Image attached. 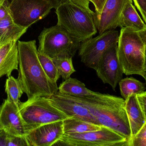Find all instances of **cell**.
Returning a JSON list of instances; mask_svg holds the SVG:
<instances>
[{"instance_id":"1","label":"cell","mask_w":146,"mask_h":146,"mask_svg":"<svg viewBox=\"0 0 146 146\" xmlns=\"http://www.w3.org/2000/svg\"><path fill=\"white\" fill-rule=\"evenodd\" d=\"M19 76L28 99L38 97L50 98L58 91L57 83L45 73L38 57L35 40L18 41Z\"/></svg>"},{"instance_id":"2","label":"cell","mask_w":146,"mask_h":146,"mask_svg":"<svg viewBox=\"0 0 146 146\" xmlns=\"http://www.w3.org/2000/svg\"><path fill=\"white\" fill-rule=\"evenodd\" d=\"M73 97L88 108L100 126L112 129L129 142L131 129L124 99L97 92L86 97Z\"/></svg>"},{"instance_id":"3","label":"cell","mask_w":146,"mask_h":146,"mask_svg":"<svg viewBox=\"0 0 146 146\" xmlns=\"http://www.w3.org/2000/svg\"><path fill=\"white\" fill-rule=\"evenodd\" d=\"M56 9L57 24L81 43L98 33L94 14L71 0L61 3Z\"/></svg>"},{"instance_id":"4","label":"cell","mask_w":146,"mask_h":146,"mask_svg":"<svg viewBox=\"0 0 146 146\" xmlns=\"http://www.w3.org/2000/svg\"><path fill=\"white\" fill-rule=\"evenodd\" d=\"M145 45L137 31L121 28L117 44V53L123 74L138 75L144 78Z\"/></svg>"},{"instance_id":"5","label":"cell","mask_w":146,"mask_h":146,"mask_svg":"<svg viewBox=\"0 0 146 146\" xmlns=\"http://www.w3.org/2000/svg\"><path fill=\"white\" fill-rule=\"evenodd\" d=\"M38 39V51L52 59L73 58L81 44L57 24L44 28Z\"/></svg>"},{"instance_id":"6","label":"cell","mask_w":146,"mask_h":146,"mask_svg":"<svg viewBox=\"0 0 146 146\" xmlns=\"http://www.w3.org/2000/svg\"><path fill=\"white\" fill-rule=\"evenodd\" d=\"M19 108L26 125L27 134L42 125L70 117L55 107L46 97H36L20 102Z\"/></svg>"},{"instance_id":"7","label":"cell","mask_w":146,"mask_h":146,"mask_svg":"<svg viewBox=\"0 0 146 146\" xmlns=\"http://www.w3.org/2000/svg\"><path fill=\"white\" fill-rule=\"evenodd\" d=\"M55 146H129V141L112 129L102 126L99 130L64 134Z\"/></svg>"},{"instance_id":"8","label":"cell","mask_w":146,"mask_h":146,"mask_svg":"<svg viewBox=\"0 0 146 146\" xmlns=\"http://www.w3.org/2000/svg\"><path fill=\"white\" fill-rule=\"evenodd\" d=\"M119 35V31L110 30L82 42L78 49L82 62L88 67L96 70L104 52L110 47L117 44Z\"/></svg>"},{"instance_id":"9","label":"cell","mask_w":146,"mask_h":146,"mask_svg":"<svg viewBox=\"0 0 146 146\" xmlns=\"http://www.w3.org/2000/svg\"><path fill=\"white\" fill-rule=\"evenodd\" d=\"M9 7L15 22L27 28L43 19L54 8L48 0H12Z\"/></svg>"},{"instance_id":"10","label":"cell","mask_w":146,"mask_h":146,"mask_svg":"<svg viewBox=\"0 0 146 146\" xmlns=\"http://www.w3.org/2000/svg\"><path fill=\"white\" fill-rule=\"evenodd\" d=\"M95 71L104 84H108L115 91L122 79L123 72L118 60L117 44L107 49L102 55Z\"/></svg>"},{"instance_id":"11","label":"cell","mask_w":146,"mask_h":146,"mask_svg":"<svg viewBox=\"0 0 146 146\" xmlns=\"http://www.w3.org/2000/svg\"><path fill=\"white\" fill-rule=\"evenodd\" d=\"M133 0H106L100 13H94V22L99 33L115 30L126 4Z\"/></svg>"},{"instance_id":"12","label":"cell","mask_w":146,"mask_h":146,"mask_svg":"<svg viewBox=\"0 0 146 146\" xmlns=\"http://www.w3.org/2000/svg\"><path fill=\"white\" fill-rule=\"evenodd\" d=\"M19 105L4 100L0 111V127L9 135L25 137L26 125L19 111Z\"/></svg>"},{"instance_id":"13","label":"cell","mask_w":146,"mask_h":146,"mask_svg":"<svg viewBox=\"0 0 146 146\" xmlns=\"http://www.w3.org/2000/svg\"><path fill=\"white\" fill-rule=\"evenodd\" d=\"M49 99L53 105L69 117H75L100 125L88 108L73 97L58 91Z\"/></svg>"},{"instance_id":"14","label":"cell","mask_w":146,"mask_h":146,"mask_svg":"<svg viewBox=\"0 0 146 146\" xmlns=\"http://www.w3.org/2000/svg\"><path fill=\"white\" fill-rule=\"evenodd\" d=\"M64 135L62 120L38 127L25 137L29 146H53Z\"/></svg>"},{"instance_id":"15","label":"cell","mask_w":146,"mask_h":146,"mask_svg":"<svg viewBox=\"0 0 146 146\" xmlns=\"http://www.w3.org/2000/svg\"><path fill=\"white\" fill-rule=\"evenodd\" d=\"M17 42H12L0 46V79L4 75L9 77L14 70H18Z\"/></svg>"},{"instance_id":"16","label":"cell","mask_w":146,"mask_h":146,"mask_svg":"<svg viewBox=\"0 0 146 146\" xmlns=\"http://www.w3.org/2000/svg\"><path fill=\"white\" fill-rule=\"evenodd\" d=\"M125 109L131 129V140L146 122L136 94H131L125 100Z\"/></svg>"},{"instance_id":"17","label":"cell","mask_w":146,"mask_h":146,"mask_svg":"<svg viewBox=\"0 0 146 146\" xmlns=\"http://www.w3.org/2000/svg\"><path fill=\"white\" fill-rule=\"evenodd\" d=\"M28 28L15 22L12 14L0 21V46L12 42H17Z\"/></svg>"},{"instance_id":"18","label":"cell","mask_w":146,"mask_h":146,"mask_svg":"<svg viewBox=\"0 0 146 146\" xmlns=\"http://www.w3.org/2000/svg\"><path fill=\"white\" fill-rule=\"evenodd\" d=\"M118 27L135 31H140L146 27L145 23L133 5V1L129 2L126 4L121 15Z\"/></svg>"},{"instance_id":"19","label":"cell","mask_w":146,"mask_h":146,"mask_svg":"<svg viewBox=\"0 0 146 146\" xmlns=\"http://www.w3.org/2000/svg\"><path fill=\"white\" fill-rule=\"evenodd\" d=\"M58 91L64 95L78 98L90 97L95 92L87 88L85 84L79 80L71 77L60 84Z\"/></svg>"},{"instance_id":"20","label":"cell","mask_w":146,"mask_h":146,"mask_svg":"<svg viewBox=\"0 0 146 146\" xmlns=\"http://www.w3.org/2000/svg\"><path fill=\"white\" fill-rule=\"evenodd\" d=\"M64 134L81 133L99 130L102 126L75 117H68L63 120Z\"/></svg>"},{"instance_id":"21","label":"cell","mask_w":146,"mask_h":146,"mask_svg":"<svg viewBox=\"0 0 146 146\" xmlns=\"http://www.w3.org/2000/svg\"><path fill=\"white\" fill-rule=\"evenodd\" d=\"M118 84L121 95L125 100L131 94H139L146 89L145 84L133 77L122 79Z\"/></svg>"},{"instance_id":"22","label":"cell","mask_w":146,"mask_h":146,"mask_svg":"<svg viewBox=\"0 0 146 146\" xmlns=\"http://www.w3.org/2000/svg\"><path fill=\"white\" fill-rule=\"evenodd\" d=\"M5 91L7 94V100L19 105L20 99L23 93V88L18 78L15 79L10 75L6 80L5 85Z\"/></svg>"},{"instance_id":"23","label":"cell","mask_w":146,"mask_h":146,"mask_svg":"<svg viewBox=\"0 0 146 146\" xmlns=\"http://www.w3.org/2000/svg\"><path fill=\"white\" fill-rule=\"evenodd\" d=\"M38 57L41 65L48 77L53 82L57 83L60 75L53 59L38 51Z\"/></svg>"},{"instance_id":"24","label":"cell","mask_w":146,"mask_h":146,"mask_svg":"<svg viewBox=\"0 0 146 146\" xmlns=\"http://www.w3.org/2000/svg\"><path fill=\"white\" fill-rule=\"evenodd\" d=\"M53 61L60 76L65 80L69 79L71 75L76 71L73 66L72 58L54 59Z\"/></svg>"},{"instance_id":"25","label":"cell","mask_w":146,"mask_h":146,"mask_svg":"<svg viewBox=\"0 0 146 146\" xmlns=\"http://www.w3.org/2000/svg\"><path fill=\"white\" fill-rule=\"evenodd\" d=\"M129 146H146V121L129 143Z\"/></svg>"},{"instance_id":"26","label":"cell","mask_w":146,"mask_h":146,"mask_svg":"<svg viewBox=\"0 0 146 146\" xmlns=\"http://www.w3.org/2000/svg\"><path fill=\"white\" fill-rule=\"evenodd\" d=\"M7 146H29V145L25 137L8 134Z\"/></svg>"},{"instance_id":"27","label":"cell","mask_w":146,"mask_h":146,"mask_svg":"<svg viewBox=\"0 0 146 146\" xmlns=\"http://www.w3.org/2000/svg\"><path fill=\"white\" fill-rule=\"evenodd\" d=\"M146 24V0H133Z\"/></svg>"},{"instance_id":"28","label":"cell","mask_w":146,"mask_h":146,"mask_svg":"<svg viewBox=\"0 0 146 146\" xmlns=\"http://www.w3.org/2000/svg\"><path fill=\"white\" fill-rule=\"evenodd\" d=\"M9 3L8 0H3L0 3V21L11 13Z\"/></svg>"},{"instance_id":"29","label":"cell","mask_w":146,"mask_h":146,"mask_svg":"<svg viewBox=\"0 0 146 146\" xmlns=\"http://www.w3.org/2000/svg\"><path fill=\"white\" fill-rule=\"evenodd\" d=\"M136 95L140 106L144 113L146 121V91L143 92Z\"/></svg>"},{"instance_id":"30","label":"cell","mask_w":146,"mask_h":146,"mask_svg":"<svg viewBox=\"0 0 146 146\" xmlns=\"http://www.w3.org/2000/svg\"><path fill=\"white\" fill-rule=\"evenodd\" d=\"M106 0H90V2L93 3L95 8V13H100L103 9Z\"/></svg>"},{"instance_id":"31","label":"cell","mask_w":146,"mask_h":146,"mask_svg":"<svg viewBox=\"0 0 146 146\" xmlns=\"http://www.w3.org/2000/svg\"><path fill=\"white\" fill-rule=\"evenodd\" d=\"M76 4L80 5L81 7L85 8L89 12L93 13V11L91 10L89 8L90 0H71Z\"/></svg>"},{"instance_id":"32","label":"cell","mask_w":146,"mask_h":146,"mask_svg":"<svg viewBox=\"0 0 146 146\" xmlns=\"http://www.w3.org/2000/svg\"><path fill=\"white\" fill-rule=\"evenodd\" d=\"M8 134L3 129H0V146H7Z\"/></svg>"},{"instance_id":"33","label":"cell","mask_w":146,"mask_h":146,"mask_svg":"<svg viewBox=\"0 0 146 146\" xmlns=\"http://www.w3.org/2000/svg\"><path fill=\"white\" fill-rule=\"evenodd\" d=\"M141 39L145 45H146V27L140 31H137Z\"/></svg>"},{"instance_id":"34","label":"cell","mask_w":146,"mask_h":146,"mask_svg":"<svg viewBox=\"0 0 146 146\" xmlns=\"http://www.w3.org/2000/svg\"><path fill=\"white\" fill-rule=\"evenodd\" d=\"M10 2L12 0H8ZM50 2L52 5L54 6V8L56 9L61 3L60 0H48Z\"/></svg>"},{"instance_id":"35","label":"cell","mask_w":146,"mask_h":146,"mask_svg":"<svg viewBox=\"0 0 146 146\" xmlns=\"http://www.w3.org/2000/svg\"><path fill=\"white\" fill-rule=\"evenodd\" d=\"M145 70L146 72V45L145 48Z\"/></svg>"},{"instance_id":"36","label":"cell","mask_w":146,"mask_h":146,"mask_svg":"<svg viewBox=\"0 0 146 146\" xmlns=\"http://www.w3.org/2000/svg\"><path fill=\"white\" fill-rule=\"evenodd\" d=\"M67 1H68V0H60L61 3L64 2H66Z\"/></svg>"},{"instance_id":"37","label":"cell","mask_w":146,"mask_h":146,"mask_svg":"<svg viewBox=\"0 0 146 146\" xmlns=\"http://www.w3.org/2000/svg\"><path fill=\"white\" fill-rule=\"evenodd\" d=\"M144 79H145V85L146 86V73L145 75V77H144Z\"/></svg>"},{"instance_id":"38","label":"cell","mask_w":146,"mask_h":146,"mask_svg":"<svg viewBox=\"0 0 146 146\" xmlns=\"http://www.w3.org/2000/svg\"><path fill=\"white\" fill-rule=\"evenodd\" d=\"M3 0H0V3H1V2Z\"/></svg>"},{"instance_id":"39","label":"cell","mask_w":146,"mask_h":146,"mask_svg":"<svg viewBox=\"0 0 146 146\" xmlns=\"http://www.w3.org/2000/svg\"><path fill=\"white\" fill-rule=\"evenodd\" d=\"M1 106H0V111H1Z\"/></svg>"},{"instance_id":"40","label":"cell","mask_w":146,"mask_h":146,"mask_svg":"<svg viewBox=\"0 0 146 146\" xmlns=\"http://www.w3.org/2000/svg\"><path fill=\"white\" fill-rule=\"evenodd\" d=\"M2 129L1 128V127H0V129Z\"/></svg>"}]
</instances>
